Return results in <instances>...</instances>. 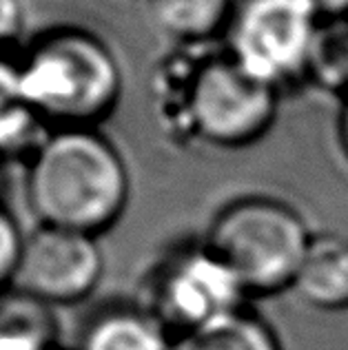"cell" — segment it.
<instances>
[{"instance_id":"6da1fadb","label":"cell","mask_w":348,"mask_h":350,"mask_svg":"<svg viewBox=\"0 0 348 350\" xmlns=\"http://www.w3.org/2000/svg\"><path fill=\"white\" fill-rule=\"evenodd\" d=\"M23 196L38 226L98 237L129 206L131 171L100 129H53L25 155Z\"/></svg>"},{"instance_id":"2e32d148","label":"cell","mask_w":348,"mask_h":350,"mask_svg":"<svg viewBox=\"0 0 348 350\" xmlns=\"http://www.w3.org/2000/svg\"><path fill=\"white\" fill-rule=\"evenodd\" d=\"M27 29L25 0H0V56L14 58L12 51L21 44Z\"/></svg>"},{"instance_id":"9a60e30c","label":"cell","mask_w":348,"mask_h":350,"mask_svg":"<svg viewBox=\"0 0 348 350\" xmlns=\"http://www.w3.org/2000/svg\"><path fill=\"white\" fill-rule=\"evenodd\" d=\"M25 235L9 208L0 204V291L14 284Z\"/></svg>"},{"instance_id":"8992f818","label":"cell","mask_w":348,"mask_h":350,"mask_svg":"<svg viewBox=\"0 0 348 350\" xmlns=\"http://www.w3.org/2000/svg\"><path fill=\"white\" fill-rule=\"evenodd\" d=\"M246 288L206 244L182 246L160 266L153 308L169 328H204L242 310Z\"/></svg>"},{"instance_id":"ac0fdd59","label":"cell","mask_w":348,"mask_h":350,"mask_svg":"<svg viewBox=\"0 0 348 350\" xmlns=\"http://www.w3.org/2000/svg\"><path fill=\"white\" fill-rule=\"evenodd\" d=\"M337 126H340V144L348 158V96H346V103L340 111V122H337Z\"/></svg>"},{"instance_id":"7a4b0ae2","label":"cell","mask_w":348,"mask_h":350,"mask_svg":"<svg viewBox=\"0 0 348 350\" xmlns=\"http://www.w3.org/2000/svg\"><path fill=\"white\" fill-rule=\"evenodd\" d=\"M25 96L44 131L100 129L122 100L116 51L80 27H58L16 58Z\"/></svg>"},{"instance_id":"30bf717a","label":"cell","mask_w":348,"mask_h":350,"mask_svg":"<svg viewBox=\"0 0 348 350\" xmlns=\"http://www.w3.org/2000/svg\"><path fill=\"white\" fill-rule=\"evenodd\" d=\"M56 335L49 304L23 291L0 297V350H53Z\"/></svg>"},{"instance_id":"277c9868","label":"cell","mask_w":348,"mask_h":350,"mask_svg":"<svg viewBox=\"0 0 348 350\" xmlns=\"http://www.w3.org/2000/svg\"><path fill=\"white\" fill-rule=\"evenodd\" d=\"M280 91L237 64L228 53L206 58L191 71L182 100L189 133L219 149L258 142L276 122Z\"/></svg>"},{"instance_id":"9c48e42d","label":"cell","mask_w":348,"mask_h":350,"mask_svg":"<svg viewBox=\"0 0 348 350\" xmlns=\"http://www.w3.org/2000/svg\"><path fill=\"white\" fill-rule=\"evenodd\" d=\"M293 286L317 308L337 310L348 306V239L317 235L310 239Z\"/></svg>"},{"instance_id":"3957f363","label":"cell","mask_w":348,"mask_h":350,"mask_svg":"<svg viewBox=\"0 0 348 350\" xmlns=\"http://www.w3.org/2000/svg\"><path fill=\"white\" fill-rule=\"evenodd\" d=\"M310 239L306 222L286 202L251 196L219 211L204 244L251 295L276 293L295 282Z\"/></svg>"},{"instance_id":"52a82bcc","label":"cell","mask_w":348,"mask_h":350,"mask_svg":"<svg viewBox=\"0 0 348 350\" xmlns=\"http://www.w3.org/2000/svg\"><path fill=\"white\" fill-rule=\"evenodd\" d=\"M105 257L94 235L38 226L25 235L14 288L44 304L85 299L98 286Z\"/></svg>"},{"instance_id":"8fae6325","label":"cell","mask_w":348,"mask_h":350,"mask_svg":"<svg viewBox=\"0 0 348 350\" xmlns=\"http://www.w3.org/2000/svg\"><path fill=\"white\" fill-rule=\"evenodd\" d=\"M44 133L25 96L16 58L0 56V158L27 155Z\"/></svg>"},{"instance_id":"4fadbf2b","label":"cell","mask_w":348,"mask_h":350,"mask_svg":"<svg viewBox=\"0 0 348 350\" xmlns=\"http://www.w3.org/2000/svg\"><path fill=\"white\" fill-rule=\"evenodd\" d=\"M171 350H282L276 333L260 317L240 310L204 328L182 333Z\"/></svg>"},{"instance_id":"e0dca14e","label":"cell","mask_w":348,"mask_h":350,"mask_svg":"<svg viewBox=\"0 0 348 350\" xmlns=\"http://www.w3.org/2000/svg\"><path fill=\"white\" fill-rule=\"evenodd\" d=\"M324 21H348V0H310Z\"/></svg>"},{"instance_id":"5b68a950","label":"cell","mask_w":348,"mask_h":350,"mask_svg":"<svg viewBox=\"0 0 348 350\" xmlns=\"http://www.w3.org/2000/svg\"><path fill=\"white\" fill-rule=\"evenodd\" d=\"M322 21L310 0H235L226 53L280 91L310 71Z\"/></svg>"},{"instance_id":"ba28073f","label":"cell","mask_w":348,"mask_h":350,"mask_svg":"<svg viewBox=\"0 0 348 350\" xmlns=\"http://www.w3.org/2000/svg\"><path fill=\"white\" fill-rule=\"evenodd\" d=\"M169 326L155 310L113 306L87 324L80 350H171Z\"/></svg>"},{"instance_id":"5bb4252c","label":"cell","mask_w":348,"mask_h":350,"mask_svg":"<svg viewBox=\"0 0 348 350\" xmlns=\"http://www.w3.org/2000/svg\"><path fill=\"white\" fill-rule=\"evenodd\" d=\"M333 27L319 31L310 76H315L324 87L344 91L348 96V21H328Z\"/></svg>"},{"instance_id":"7c38bea8","label":"cell","mask_w":348,"mask_h":350,"mask_svg":"<svg viewBox=\"0 0 348 350\" xmlns=\"http://www.w3.org/2000/svg\"><path fill=\"white\" fill-rule=\"evenodd\" d=\"M160 29L180 42H202L226 31L235 0H149Z\"/></svg>"}]
</instances>
